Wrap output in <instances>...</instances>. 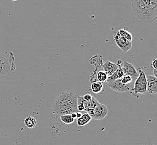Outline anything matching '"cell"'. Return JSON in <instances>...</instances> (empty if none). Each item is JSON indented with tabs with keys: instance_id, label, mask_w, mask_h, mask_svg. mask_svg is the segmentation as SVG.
<instances>
[{
	"instance_id": "1",
	"label": "cell",
	"mask_w": 157,
	"mask_h": 145,
	"mask_svg": "<svg viewBox=\"0 0 157 145\" xmlns=\"http://www.w3.org/2000/svg\"><path fill=\"white\" fill-rule=\"evenodd\" d=\"M78 96V92L75 90L59 94L52 106V113L59 117L61 115H71L74 112H78L77 108Z\"/></svg>"
},
{
	"instance_id": "2",
	"label": "cell",
	"mask_w": 157,
	"mask_h": 145,
	"mask_svg": "<svg viewBox=\"0 0 157 145\" xmlns=\"http://www.w3.org/2000/svg\"><path fill=\"white\" fill-rule=\"evenodd\" d=\"M131 3L133 14L138 20L146 24L155 21L149 9V0H132Z\"/></svg>"
},
{
	"instance_id": "3",
	"label": "cell",
	"mask_w": 157,
	"mask_h": 145,
	"mask_svg": "<svg viewBox=\"0 0 157 145\" xmlns=\"http://www.w3.org/2000/svg\"><path fill=\"white\" fill-rule=\"evenodd\" d=\"M16 69L13 53L9 52L3 54L0 52V81Z\"/></svg>"
},
{
	"instance_id": "4",
	"label": "cell",
	"mask_w": 157,
	"mask_h": 145,
	"mask_svg": "<svg viewBox=\"0 0 157 145\" xmlns=\"http://www.w3.org/2000/svg\"><path fill=\"white\" fill-rule=\"evenodd\" d=\"M137 71L138 76L134 82L133 88L130 91V93L138 98L139 94H145L147 92V82L145 72L140 68H139Z\"/></svg>"
},
{
	"instance_id": "5",
	"label": "cell",
	"mask_w": 157,
	"mask_h": 145,
	"mask_svg": "<svg viewBox=\"0 0 157 145\" xmlns=\"http://www.w3.org/2000/svg\"><path fill=\"white\" fill-rule=\"evenodd\" d=\"M108 112V110L106 106L99 103L94 109L89 111L88 113L92 119L95 120H101L105 117Z\"/></svg>"
},
{
	"instance_id": "6",
	"label": "cell",
	"mask_w": 157,
	"mask_h": 145,
	"mask_svg": "<svg viewBox=\"0 0 157 145\" xmlns=\"http://www.w3.org/2000/svg\"><path fill=\"white\" fill-rule=\"evenodd\" d=\"M113 37L117 45L118 46L124 53H126L132 48V41L127 40L123 37L121 36L118 33V31H116L113 33Z\"/></svg>"
},
{
	"instance_id": "7",
	"label": "cell",
	"mask_w": 157,
	"mask_h": 145,
	"mask_svg": "<svg viewBox=\"0 0 157 145\" xmlns=\"http://www.w3.org/2000/svg\"><path fill=\"white\" fill-rule=\"evenodd\" d=\"M133 85L134 84H124L121 81V79H117L112 83H108V86L113 91L119 93L130 91L133 88Z\"/></svg>"
},
{
	"instance_id": "8",
	"label": "cell",
	"mask_w": 157,
	"mask_h": 145,
	"mask_svg": "<svg viewBox=\"0 0 157 145\" xmlns=\"http://www.w3.org/2000/svg\"><path fill=\"white\" fill-rule=\"evenodd\" d=\"M121 67L124 69L125 75L131 76L133 79L136 80L138 76V72L133 64L128 62L127 61H125Z\"/></svg>"
},
{
	"instance_id": "9",
	"label": "cell",
	"mask_w": 157,
	"mask_h": 145,
	"mask_svg": "<svg viewBox=\"0 0 157 145\" xmlns=\"http://www.w3.org/2000/svg\"><path fill=\"white\" fill-rule=\"evenodd\" d=\"M78 103H82L84 107L85 112H88L91 109H94L96 106H98L99 103L95 98H93L92 100L89 101H85L82 97L78 96Z\"/></svg>"
},
{
	"instance_id": "10",
	"label": "cell",
	"mask_w": 157,
	"mask_h": 145,
	"mask_svg": "<svg viewBox=\"0 0 157 145\" xmlns=\"http://www.w3.org/2000/svg\"><path fill=\"white\" fill-rule=\"evenodd\" d=\"M147 82V91L149 93L155 94L157 93V78L154 76H146Z\"/></svg>"
},
{
	"instance_id": "11",
	"label": "cell",
	"mask_w": 157,
	"mask_h": 145,
	"mask_svg": "<svg viewBox=\"0 0 157 145\" xmlns=\"http://www.w3.org/2000/svg\"><path fill=\"white\" fill-rule=\"evenodd\" d=\"M89 63L95 67V69L102 68L104 61L103 57L101 55L96 54L91 57L89 60Z\"/></svg>"
},
{
	"instance_id": "12",
	"label": "cell",
	"mask_w": 157,
	"mask_h": 145,
	"mask_svg": "<svg viewBox=\"0 0 157 145\" xmlns=\"http://www.w3.org/2000/svg\"><path fill=\"white\" fill-rule=\"evenodd\" d=\"M119 67L116 64L113 63L110 61H106L104 63H103L102 68L103 70L105 71L108 76H111L118 69Z\"/></svg>"
},
{
	"instance_id": "13",
	"label": "cell",
	"mask_w": 157,
	"mask_h": 145,
	"mask_svg": "<svg viewBox=\"0 0 157 145\" xmlns=\"http://www.w3.org/2000/svg\"><path fill=\"white\" fill-rule=\"evenodd\" d=\"M125 76V73L123 69L122 68V67H119L118 69L115 71L111 76H108V79L106 80V83H112V82L115 81L117 79H121Z\"/></svg>"
},
{
	"instance_id": "14",
	"label": "cell",
	"mask_w": 157,
	"mask_h": 145,
	"mask_svg": "<svg viewBox=\"0 0 157 145\" xmlns=\"http://www.w3.org/2000/svg\"><path fill=\"white\" fill-rule=\"evenodd\" d=\"M149 9L154 20H156L157 18V0H149Z\"/></svg>"
},
{
	"instance_id": "15",
	"label": "cell",
	"mask_w": 157,
	"mask_h": 145,
	"mask_svg": "<svg viewBox=\"0 0 157 145\" xmlns=\"http://www.w3.org/2000/svg\"><path fill=\"white\" fill-rule=\"evenodd\" d=\"M25 125L28 128H33L36 127L37 121L36 119L32 116H28L25 119Z\"/></svg>"
},
{
	"instance_id": "16",
	"label": "cell",
	"mask_w": 157,
	"mask_h": 145,
	"mask_svg": "<svg viewBox=\"0 0 157 145\" xmlns=\"http://www.w3.org/2000/svg\"><path fill=\"white\" fill-rule=\"evenodd\" d=\"M103 84L99 82H95L91 83V90L95 94H98L103 91Z\"/></svg>"
},
{
	"instance_id": "17",
	"label": "cell",
	"mask_w": 157,
	"mask_h": 145,
	"mask_svg": "<svg viewBox=\"0 0 157 145\" xmlns=\"http://www.w3.org/2000/svg\"><path fill=\"white\" fill-rule=\"evenodd\" d=\"M108 76L106 74V72L104 71L103 68L100 69L97 74V78L98 82H101V83H105L106 82V80L108 79Z\"/></svg>"
},
{
	"instance_id": "18",
	"label": "cell",
	"mask_w": 157,
	"mask_h": 145,
	"mask_svg": "<svg viewBox=\"0 0 157 145\" xmlns=\"http://www.w3.org/2000/svg\"><path fill=\"white\" fill-rule=\"evenodd\" d=\"M118 33L121 35V36L123 37L125 39L132 41L133 40V36L132 33L130 32H129L128 31L126 30L125 29H121L119 30H118Z\"/></svg>"
},
{
	"instance_id": "19",
	"label": "cell",
	"mask_w": 157,
	"mask_h": 145,
	"mask_svg": "<svg viewBox=\"0 0 157 145\" xmlns=\"http://www.w3.org/2000/svg\"><path fill=\"white\" fill-rule=\"evenodd\" d=\"M60 118L61 122L66 124H71L75 121V120L71 117L70 115H61Z\"/></svg>"
},
{
	"instance_id": "20",
	"label": "cell",
	"mask_w": 157,
	"mask_h": 145,
	"mask_svg": "<svg viewBox=\"0 0 157 145\" xmlns=\"http://www.w3.org/2000/svg\"><path fill=\"white\" fill-rule=\"evenodd\" d=\"M121 82L124 84H134L135 80L130 76L125 75L121 78Z\"/></svg>"
},
{
	"instance_id": "21",
	"label": "cell",
	"mask_w": 157,
	"mask_h": 145,
	"mask_svg": "<svg viewBox=\"0 0 157 145\" xmlns=\"http://www.w3.org/2000/svg\"><path fill=\"white\" fill-rule=\"evenodd\" d=\"M99 69H95L92 72V73L91 74V75L90 76V82L91 83H93L94 82H98L97 78V74L98 71Z\"/></svg>"
},
{
	"instance_id": "22",
	"label": "cell",
	"mask_w": 157,
	"mask_h": 145,
	"mask_svg": "<svg viewBox=\"0 0 157 145\" xmlns=\"http://www.w3.org/2000/svg\"><path fill=\"white\" fill-rule=\"evenodd\" d=\"M81 117H82V118L86 122H87L88 123H89L90 122L91 119H92L90 117V116L88 114V112H86V113H85L84 114L82 115V116Z\"/></svg>"
},
{
	"instance_id": "23",
	"label": "cell",
	"mask_w": 157,
	"mask_h": 145,
	"mask_svg": "<svg viewBox=\"0 0 157 145\" xmlns=\"http://www.w3.org/2000/svg\"><path fill=\"white\" fill-rule=\"evenodd\" d=\"M77 124L78 126H84L88 123L87 122H86L82 118V117H80L77 119Z\"/></svg>"
},
{
	"instance_id": "24",
	"label": "cell",
	"mask_w": 157,
	"mask_h": 145,
	"mask_svg": "<svg viewBox=\"0 0 157 145\" xmlns=\"http://www.w3.org/2000/svg\"><path fill=\"white\" fill-rule=\"evenodd\" d=\"M83 99L85 100V101H89L90 100H92V98H93V97L90 94H85V95H84L83 96H82Z\"/></svg>"
},
{
	"instance_id": "25",
	"label": "cell",
	"mask_w": 157,
	"mask_h": 145,
	"mask_svg": "<svg viewBox=\"0 0 157 145\" xmlns=\"http://www.w3.org/2000/svg\"><path fill=\"white\" fill-rule=\"evenodd\" d=\"M157 59H155L154 61L151 63V67L153 68V69H157Z\"/></svg>"
},
{
	"instance_id": "26",
	"label": "cell",
	"mask_w": 157,
	"mask_h": 145,
	"mask_svg": "<svg viewBox=\"0 0 157 145\" xmlns=\"http://www.w3.org/2000/svg\"><path fill=\"white\" fill-rule=\"evenodd\" d=\"M123 63L122 61L121 60V59H119V60H118L117 61V64H116L117 65V66H118V67H122V65H123Z\"/></svg>"
},
{
	"instance_id": "27",
	"label": "cell",
	"mask_w": 157,
	"mask_h": 145,
	"mask_svg": "<svg viewBox=\"0 0 157 145\" xmlns=\"http://www.w3.org/2000/svg\"><path fill=\"white\" fill-rule=\"evenodd\" d=\"M71 117L72 118H74V120H75L77 118V116H76V112H74V113H72L71 114Z\"/></svg>"
},
{
	"instance_id": "28",
	"label": "cell",
	"mask_w": 157,
	"mask_h": 145,
	"mask_svg": "<svg viewBox=\"0 0 157 145\" xmlns=\"http://www.w3.org/2000/svg\"><path fill=\"white\" fill-rule=\"evenodd\" d=\"M76 116H77V119L80 118L82 116V113L80 112H76Z\"/></svg>"
},
{
	"instance_id": "29",
	"label": "cell",
	"mask_w": 157,
	"mask_h": 145,
	"mask_svg": "<svg viewBox=\"0 0 157 145\" xmlns=\"http://www.w3.org/2000/svg\"><path fill=\"white\" fill-rule=\"evenodd\" d=\"M153 74H154L153 76H154L157 77V69H153Z\"/></svg>"
},
{
	"instance_id": "30",
	"label": "cell",
	"mask_w": 157,
	"mask_h": 145,
	"mask_svg": "<svg viewBox=\"0 0 157 145\" xmlns=\"http://www.w3.org/2000/svg\"><path fill=\"white\" fill-rule=\"evenodd\" d=\"M12 1H18V0H12Z\"/></svg>"
}]
</instances>
